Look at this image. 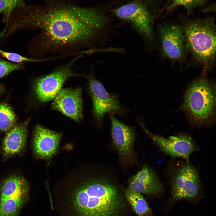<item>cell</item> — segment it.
<instances>
[{
    "instance_id": "1",
    "label": "cell",
    "mask_w": 216,
    "mask_h": 216,
    "mask_svg": "<svg viewBox=\"0 0 216 216\" xmlns=\"http://www.w3.org/2000/svg\"><path fill=\"white\" fill-rule=\"evenodd\" d=\"M14 23L18 30H40L35 46L41 55L98 50L96 46L110 30L109 19L101 9L60 0H48L42 6L25 4L17 10Z\"/></svg>"
},
{
    "instance_id": "2",
    "label": "cell",
    "mask_w": 216,
    "mask_h": 216,
    "mask_svg": "<svg viewBox=\"0 0 216 216\" xmlns=\"http://www.w3.org/2000/svg\"><path fill=\"white\" fill-rule=\"evenodd\" d=\"M66 179L55 196L59 216H117L122 205L120 190L111 179L84 167Z\"/></svg>"
},
{
    "instance_id": "3",
    "label": "cell",
    "mask_w": 216,
    "mask_h": 216,
    "mask_svg": "<svg viewBox=\"0 0 216 216\" xmlns=\"http://www.w3.org/2000/svg\"><path fill=\"white\" fill-rule=\"evenodd\" d=\"M185 49L205 75L216 61V26L214 17L191 19L182 16Z\"/></svg>"
},
{
    "instance_id": "4",
    "label": "cell",
    "mask_w": 216,
    "mask_h": 216,
    "mask_svg": "<svg viewBox=\"0 0 216 216\" xmlns=\"http://www.w3.org/2000/svg\"><path fill=\"white\" fill-rule=\"evenodd\" d=\"M215 84L205 75L194 80L185 92L182 108L195 123H209L215 116Z\"/></svg>"
},
{
    "instance_id": "5",
    "label": "cell",
    "mask_w": 216,
    "mask_h": 216,
    "mask_svg": "<svg viewBox=\"0 0 216 216\" xmlns=\"http://www.w3.org/2000/svg\"><path fill=\"white\" fill-rule=\"evenodd\" d=\"M149 11L143 3L133 0L115 8L112 12L118 18L130 24L146 44L153 46L156 42L154 20Z\"/></svg>"
},
{
    "instance_id": "6",
    "label": "cell",
    "mask_w": 216,
    "mask_h": 216,
    "mask_svg": "<svg viewBox=\"0 0 216 216\" xmlns=\"http://www.w3.org/2000/svg\"><path fill=\"white\" fill-rule=\"evenodd\" d=\"M161 55L171 62L183 64L186 60L184 32L181 25L173 22L162 24L158 30Z\"/></svg>"
},
{
    "instance_id": "7",
    "label": "cell",
    "mask_w": 216,
    "mask_h": 216,
    "mask_svg": "<svg viewBox=\"0 0 216 216\" xmlns=\"http://www.w3.org/2000/svg\"><path fill=\"white\" fill-rule=\"evenodd\" d=\"M79 56L52 72L36 79L34 89L38 100L42 103L51 100L56 96L65 81L69 78L79 75L74 72L72 65Z\"/></svg>"
},
{
    "instance_id": "8",
    "label": "cell",
    "mask_w": 216,
    "mask_h": 216,
    "mask_svg": "<svg viewBox=\"0 0 216 216\" xmlns=\"http://www.w3.org/2000/svg\"><path fill=\"white\" fill-rule=\"evenodd\" d=\"M201 187L196 169L189 162L180 167L175 174L171 184L173 200L195 201L200 198Z\"/></svg>"
},
{
    "instance_id": "9",
    "label": "cell",
    "mask_w": 216,
    "mask_h": 216,
    "mask_svg": "<svg viewBox=\"0 0 216 216\" xmlns=\"http://www.w3.org/2000/svg\"><path fill=\"white\" fill-rule=\"evenodd\" d=\"M86 77L93 103V113L98 121L101 120L106 114H112L120 109V103L117 97L108 93L92 73Z\"/></svg>"
},
{
    "instance_id": "10",
    "label": "cell",
    "mask_w": 216,
    "mask_h": 216,
    "mask_svg": "<svg viewBox=\"0 0 216 216\" xmlns=\"http://www.w3.org/2000/svg\"><path fill=\"white\" fill-rule=\"evenodd\" d=\"M145 132L154 142L160 150L173 158L181 157L189 162L190 154L197 148L191 139L184 135L172 136L168 138L153 134L146 128L143 123L139 121Z\"/></svg>"
},
{
    "instance_id": "11",
    "label": "cell",
    "mask_w": 216,
    "mask_h": 216,
    "mask_svg": "<svg viewBox=\"0 0 216 216\" xmlns=\"http://www.w3.org/2000/svg\"><path fill=\"white\" fill-rule=\"evenodd\" d=\"M52 108L79 122L83 118L81 88L61 89L54 99Z\"/></svg>"
},
{
    "instance_id": "12",
    "label": "cell",
    "mask_w": 216,
    "mask_h": 216,
    "mask_svg": "<svg viewBox=\"0 0 216 216\" xmlns=\"http://www.w3.org/2000/svg\"><path fill=\"white\" fill-rule=\"evenodd\" d=\"M111 135L113 144L124 162L132 159L135 138L134 128L122 123L110 115Z\"/></svg>"
},
{
    "instance_id": "13",
    "label": "cell",
    "mask_w": 216,
    "mask_h": 216,
    "mask_svg": "<svg viewBox=\"0 0 216 216\" xmlns=\"http://www.w3.org/2000/svg\"><path fill=\"white\" fill-rule=\"evenodd\" d=\"M128 189L140 194L157 195L162 193L163 186L154 172L146 165L130 178Z\"/></svg>"
},
{
    "instance_id": "14",
    "label": "cell",
    "mask_w": 216,
    "mask_h": 216,
    "mask_svg": "<svg viewBox=\"0 0 216 216\" xmlns=\"http://www.w3.org/2000/svg\"><path fill=\"white\" fill-rule=\"evenodd\" d=\"M61 137L60 134L37 125L34 130L33 141L35 154L43 159L52 157L57 152Z\"/></svg>"
},
{
    "instance_id": "15",
    "label": "cell",
    "mask_w": 216,
    "mask_h": 216,
    "mask_svg": "<svg viewBox=\"0 0 216 216\" xmlns=\"http://www.w3.org/2000/svg\"><path fill=\"white\" fill-rule=\"evenodd\" d=\"M27 122L13 126L4 139L2 149L4 156L8 157L20 152L25 147L27 138Z\"/></svg>"
},
{
    "instance_id": "16",
    "label": "cell",
    "mask_w": 216,
    "mask_h": 216,
    "mask_svg": "<svg viewBox=\"0 0 216 216\" xmlns=\"http://www.w3.org/2000/svg\"><path fill=\"white\" fill-rule=\"evenodd\" d=\"M28 185L23 177L12 176L5 179L0 188V199L28 196Z\"/></svg>"
},
{
    "instance_id": "17",
    "label": "cell",
    "mask_w": 216,
    "mask_h": 216,
    "mask_svg": "<svg viewBox=\"0 0 216 216\" xmlns=\"http://www.w3.org/2000/svg\"><path fill=\"white\" fill-rule=\"evenodd\" d=\"M125 195L133 211L137 216H153L151 208L140 193L128 188L125 190Z\"/></svg>"
},
{
    "instance_id": "18",
    "label": "cell",
    "mask_w": 216,
    "mask_h": 216,
    "mask_svg": "<svg viewBox=\"0 0 216 216\" xmlns=\"http://www.w3.org/2000/svg\"><path fill=\"white\" fill-rule=\"evenodd\" d=\"M28 196L0 200V216H16L26 202Z\"/></svg>"
},
{
    "instance_id": "19",
    "label": "cell",
    "mask_w": 216,
    "mask_h": 216,
    "mask_svg": "<svg viewBox=\"0 0 216 216\" xmlns=\"http://www.w3.org/2000/svg\"><path fill=\"white\" fill-rule=\"evenodd\" d=\"M16 118L12 108L7 104H0V130L6 131L12 128Z\"/></svg>"
},
{
    "instance_id": "20",
    "label": "cell",
    "mask_w": 216,
    "mask_h": 216,
    "mask_svg": "<svg viewBox=\"0 0 216 216\" xmlns=\"http://www.w3.org/2000/svg\"><path fill=\"white\" fill-rule=\"evenodd\" d=\"M207 0H172L166 9L168 11L173 10L176 7L182 6L186 10L188 14H191L195 9L203 6Z\"/></svg>"
},
{
    "instance_id": "21",
    "label": "cell",
    "mask_w": 216,
    "mask_h": 216,
    "mask_svg": "<svg viewBox=\"0 0 216 216\" xmlns=\"http://www.w3.org/2000/svg\"><path fill=\"white\" fill-rule=\"evenodd\" d=\"M24 4L23 0H0V13L4 15L3 22L5 23L15 9Z\"/></svg>"
},
{
    "instance_id": "22",
    "label": "cell",
    "mask_w": 216,
    "mask_h": 216,
    "mask_svg": "<svg viewBox=\"0 0 216 216\" xmlns=\"http://www.w3.org/2000/svg\"><path fill=\"white\" fill-rule=\"evenodd\" d=\"M23 68V63H15L0 59V78L13 71Z\"/></svg>"
},
{
    "instance_id": "23",
    "label": "cell",
    "mask_w": 216,
    "mask_h": 216,
    "mask_svg": "<svg viewBox=\"0 0 216 216\" xmlns=\"http://www.w3.org/2000/svg\"><path fill=\"white\" fill-rule=\"evenodd\" d=\"M0 55L9 61L17 63L36 62L41 61L40 59L29 58L14 52H9L0 49Z\"/></svg>"
},
{
    "instance_id": "24",
    "label": "cell",
    "mask_w": 216,
    "mask_h": 216,
    "mask_svg": "<svg viewBox=\"0 0 216 216\" xmlns=\"http://www.w3.org/2000/svg\"><path fill=\"white\" fill-rule=\"evenodd\" d=\"M4 89V88L2 86L0 85V94L3 91Z\"/></svg>"
},
{
    "instance_id": "25",
    "label": "cell",
    "mask_w": 216,
    "mask_h": 216,
    "mask_svg": "<svg viewBox=\"0 0 216 216\" xmlns=\"http://www.w3.org/2000/svg\"><path fill=\"white\" fill-rule=\"evenodd\" d=\"M141 0L147 1H152V0Z\"/></svg>"
}]
</instances>
